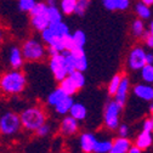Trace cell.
<instances>
[{"mask_svg": "<svg viewBox=\"0 0 153 153\" xmlns=\"http://www.w3.org/2000/svg\"><path fill=\"white\" fill-rule=\"evenodd\" d=\"M122 78H123V75H120V74H116V75L112 76V79L109 80L108 86H107V92H108L109 96H114V95H116V92L120 85Z\"/></svg>", "mask_w": 153, "mask_h": 153, "instance_id": "obj_24", "label": "cell"}, {"mask_svg": "<svg viewBox=\"0 0 153 153\" xmlns=\"http://www.w3.org/2000/svg\"><path fill=\"white\" fill-rule=\"evenodd\" d=\"M69 76L79 90L85 86V76H84V73L82 71H74V72L69 73Z\"/></svg>", "mask_w": 153, "mask_h": 153, "instance_id": "obj_25", "label": "cell"}, {"mask_svg": "<svg viewBox=\"0 0 153 153\" xmlns=\"http://www.w3.org/2000/svg\"><path fill=\"white\" fill-rule=\"evenodd\" d=\"M78 130H79V120L73 118L71 114L63 117V119L61 120V124H60V131L62 135L72 136L78 132Z\"/></svg>", "mask_w": 153, "mask_h": 153, "instance_id": "obj_9", "label": "cell"}, {"mask_svg": "<svg viewBox=\"0 0 153 153\" xmlns=\"http://www.w3.org/2000/svg\"><path fill=\"white\" fill-rule=\"evenodd\" d=\"M22 128L27 131H36L46 123V113L39 106H32L23 109L20 114Z\"/></svg>", "mask_w": 153, "mask_h": 153, "instance_id": "obj_2", "label": "cell"}, {"mask_svg": "<svg viewBox=\"0 0 153 153\" xmlns=\"http://www.w3.org/2000/svg\"><path fill=\"white\" fill-rule=\"evenodd\" d=\"M96 142H97V139L92 132H83L79 137L80 148L84 153H94V148Z\"/></svg>", "mask_w": 153, "mask_h": 153, "instance_id": "obj_12", "label": "cell"}, {"mask_svg": "<svg viewBox=\"0 0 153 153\" xmlns=\"http://www.w3.org/2000/svg\"><path fill=\"white\" fill-rule=\"evenodd\" d=\"M73 103H74L73 96H69V95H67V96L61 102H59V103H57L53 107V109H55V112L57 114H60V116H66V114H69V111H71Z\"/></svg>", "mask_w": 153, "mask_h": 153, "instance_id": "obj_17", "label": "cell"}, {"mask_svg": "<svg viewBox=\"0 0 153 153\" xmlns=\"http://www.w3.org/2000/svg\"><path fill=\"white\" fill-rule=\"evenodd\" d=\"M131 147V142L128 137L119 136L113 140V145L109 153H128Z\"/></svg>", "mask_w": 153, "mask_h": 153, "instance_id": "obj_15", "label": "cell"}, {"mask_svg": "<svg viewBox=\"0 0 153 153\" xmlns=\"http://www.w3.org/2000/svg\"><path fill=\"white\" fill-rule=\"evenodd\" d=\"M60 88H61L67 95H69V96H73V95L79 90L78 88H76V85L73 83V80L71 79V76H69V75L66 76L63 80L60 82Z\"/></svg>", "mask_w": 153, "mask_h": 153, "instance_id": "obj_21", "label": "cell"}, {"mask_svg": "<svg viewBox=\"0 0 153 153\" xmlns=\"http://www.w3.org/2000/svg\"><path fill=\"white\" fill-rule=\"evenodd\" d=\"M134 95L140 100L143 101H152L153 100V86L147 84H137L132 89Z\"/></svg>", "mask_w": 153, "mask_h": 153, "instance_id": "obj_13", "label": "cell"}, {"mask_svg": "<svg viewBox=\"0 0 153 153\" xmlns=\"http://www.w3.org/2000/svg\"><path fill=\"white\" fill-rule=\"evenodd\" d=\"M135 145L141 149H147L153 145V131L142 130L135 140Z\"/></svg>", "mask_w": 153, "mask_h": 153, "instance_id": "obj_16", "label": "cell"}, {"mask_svg": "<svg viewBox=\"0 0 153 153\" xmlns=\"http://www.w3.org/2000/svg\"><path fill=\"white\" fill-rule=\"evenodd\" d=\"M135 11H136L137 16L141 17V18H143V20H147V18L151 16V11H149L148 5L143 4L142 1H141L140 4H136V6H135Z\"/></svg>", "mask_w": 153, "mask_h": 153, "instance_id": "obj_30", "label": "cell"}, {"mask_svg": "<svg viewBox=\"0 0 153 153\" xmlns=\"http://www.w3.org/2000/svg\"><path fill=\"white\" fill-rule=\"evenodd\" d=\"M112 145H113L112 140H108V139L97 140L96 145H95V148H94V153H109Z\"/></svg>", "mask_w": 153, "mask_h": 153, "instance_id": "obj_22", "label": "cell"}, {"mask_svg": "<svg viewBox=\"0 0 153 153\" xmlns=\"http://www.w3.org/2000/svg\"><path fill=\"white\" fill-rule=\"evenodd\" d=\"M141 1H142L143 4H146V5H148V6L153 4V0H141Z\"/></svg>", "mask_w": 153, "mask_h": 153, "instance_id": "obj_41", "label": "cell"}, {"mask_svg": "<svg viewBox=\"0 0 153 153\" xmlns=\"http://www.w3.org/2000/svg\"><path fill=\"white\" fill-rule=\"evenodd\" d=\"M74 59H75V66H76V71H86L88 68V59H86V55L83 48H74L72 50H69Z\"/></svg>", "mask_w": 153, "mask_h": 153, "instance_id": "obj_14", "label": "cell"}, {"mask_svg": "<svg viewBox=\"0 0 153 153\" xmlns=\"http://www.w3.org/2000/svg\"><path fill=\"white\" fill-rule=\"evenodd\" d=\"M129 89H130L129 78H128V76H125V75H123L122 82H120V85H119V88H118L116 95H114V101H116L120 107H124L125 103H126Z\"/></svg>", "mask_w": 153, "mask_h": 153, "instance_id": "obj_11", "label": "cell"}, {"mask_svg": "<svg viewBox=\"0 0 153 153\" xmlns=\"http://www.w3.org/2000/svg\"><path fill=\"white\" fill-rule=\"evenodd\" d=\"M69 114H71L73 118H75L76 120L82 122V120H84L86 118L88 111H86V108H85V106L83 103L74 102L73 106H72V108H71V111H69Z\"/></svg>", "mask_w": 153, "mask_h": 153, "instance_id": "obj_20", "label": "cell"}, {"mask_svg": "<svg viewBox=\"0 0 153 153\" xmlns=\"http://www.w3.org/2000/svg\"><path fill=\"white\" fill-rule=\"evenodd\" d=\"M141 78L147 84L153 83V65H145L141 68Z\"/></svg>", "mask_w": 153, "mask_h": 153, "instance_id": "obj_27", "label": "cell"}, {"mask_svg": "<svg viewBox=\"0 0 153 153\" xmlns=\"http://www.w3.org/2000/svg\"><path fill=\"white\" fill-rule=\"evenodd\" d=\"M146 65H153V53H147L146 55Z\"/></svg>", "mask_w": 153, "mask_h": 153, "instance_id": "obj_38", "label": "cell"}, {"mask_svg": "<svg viewBox=\"0 0 153 153\" xmlns=\"http://www.w3.org/2000/svg\"><path fill=\"white\" fill-rule=\"evenodd\" d=\"M142 130L153 131V119L152 118H147V119L143 120V123H142Z\"/></svg>", "mask_w": 153, "mask_h": 153, "instance_id": "obj_34", "label": "cell"}, {"mask_svg": "<svg viewBox=\"0 0 153 153\" xmlns=\"http://www.w3.org/2000/svg\"><path fill=\"white\" fill-rule=\"evenodd\" d=\"M123 107H120L116 101H109L105 107L103 113V122L107 129L109 130H117L119 119H120V111Z\"/></svg>", "mask_w": 153, "mask_h": 153, "instance_id": "obj_7", "label": "cell"}, {"mask_svg": "<svg viewBox=\"0 0 153 153\" xmlns=\"http://www.w3.org/2000/svg\"><path fill=\"white\" fill-rule=\"evenodd\" d=\"M30 16V25L32 27L42 32L45 28L50 26V17H49V5L46 3H36L34 7L29 12Z\"/></svg>", "mask_w": 153, "mask_h": 153, "instance_id": "obj_4", "label": "cell"}, {"mask_svg": "<svg viewBox=\"0 0 153 153\" xmlns=\"http://www.w3.org/2000/svg\"><path fill=\"white\" fill-rule=\"evenodd\" d=\"M35 4H36L35 0H17V5H18L20 11L27 12V13L30 12V10L34 7Z\"/></svg>", "mask_w": 153, "mask_h": 153, "instance_id": "obj_31", "label": "cell"}, {"mask_svg": "<svg viewBox=\"0 0 153 153\" xmlns=\"http://www.w3.org/2000/svg\"><path fill=\"white\" fill-rule=\"evenodd\" d=\"M7 60H9V65L11 66L12 69H21L23 63H25V57L22 53L21 48L12 45L9 49V53H7Z\"/></svg>", "mask_w": 153, "mask_h": 153, "instance_id": "obj_10", "label": "cell"}, {"mask_svg": "<svg viewBox=\"0 0 153 153\" xmlns=\"http://www.w3.org/2000/svg\"><path fill=\"white\" fill-rule=\"evenodd\" d=\"M131 30H132V34L135 36H143V34L146 33L145 32V25L141 20H135L132 22Z\"/></svg>", "mask_w": 153, "mask_h": 153, "instance_id": "obj_32", "label": "cell"}, {"mask_svg": "<svg viewBox=\"0 0 153 153\" xmlns=\"http://www.w3.org/2000/svg\"><path fill=\"white\" fill-rule=\"evenodd\" d=\"M27 86L26 74L21 69H11L0 76V90L6 95H18Z\"/></svg>", "mask_w": 153, "mask_h": 153, "instance_id": "obj_1", "label": "cell"}, {"mask_svg": "<svg viewBox=\"0 0 153 153\" xmlns=\"http://www.w3.org/2000/svg\"><path fill=\"white\" fill-rule=\"evenodd\" d=\"M51 125L50 124H48V123H45V124H43L39 129H38L36 131H35V134H36V136H39V137H46V136H49L50 134H51Z\"/></svg>", "mask_w": 153, "mask_h": 153, "instance_id": "obj_33", "label": "cell"}, {"mask_svg": "<svg viewBox=\"0 0 153 153\" xmlns=\"http://www.w3.org/2000/svg\"><path fill=\"white\" fill-rule=\"evenodd\" d=\"M103 6L107 10H126L130 5V0H102Z\"/></svg>", "mask_w": 153, "mask_h": 153, "instance_id": "obj_19", "label": "cell"}, {"mask_svg": "<svg viewBox=\"0 0 153 153\" xmlns=\"http://www.w3.org/2000/svg\"><path fill=\"white\" fill-rule=\"evenodd\" d=\"M152 101H153V100H152Z\"/></svg>", "mask_w": 153, "mask_h": 153, "instance_id": "obj_44", "label": "cell"}, {"mask_svg": "<svg viewBox=\"0 0 153 153\" xmlns=\"http://www.w3.org/2000/svg\"><path fill=\"white\" fill-rule=\"evenodd\" d=\"M62 16H63V13H62L61 9H59L57 6H49V17H50L51 23H56V22L62 21Z\"/></svg>", "mask_w": 153, "mask_h": 153, "instance_id": "obj_28", "label": "cell"}, {"mask_svg": "<svg viewBox=\"0 0 153 153\" xmlns=\"http://www.w3.org/2000/svg\"><path fill=\"white\" fill-rule=\"evenodd\" d=\"M22 53L26 61L29 62H38L44 60L48 55V46L42 40H38L35 38H29L21 46Z\"/></svg>", "mask_w": 153, "mask_h": 153, "instance_id": "obj_3", "label": "cell"}, {"mask_svg": "<svg viewBox=\"0 0 153 153\" xmlns=\"http://www.w3.org/2000/svg\"><path fill=\"white\" fill-rule=\"evenodd\" d=\"M73 34V43H74V48H83L84 49V45L86 43V35L83 30L78 29L75 30ZM73 48V49H74Z\"/></svg>", "mask_w": 153, "mask_h": 153, "instance_id": "obj_26", "label": "cell"}, {"mask_svg": "<svg viewBox=\"0 0 153 153\" xmlns=\"http://www.w3.org/2000/svg\"><path fill=\"white\" fill-rule=\"evenodd\" d=\"M4 36H5L4 30H3V28H1V27H0V45H1V43L4 42Z\"/></svg>", "mask_w": 153, "mask_h": 153, "instance_id": "obj_40", "label": "cell"}, {"mask_svg": "<svg viewBox=\"0 0 153 153\" xmlns=\"http://www.w3.org/2000/svg\"><path fill=\"white\" fill-rule=\"evenodd\" d=\"M45 3L49 6H57V5H59V0H46Z\"/></svg>", "mask_w": 153, "mask_h": 153, "instance_id": "obj_39", "label": "cell"}, {"mask_svg": "<svg viewBox=\"0 0 153 153\" xmlns=\"http://www.w3.org/2000/svg\"><path fill=\"white\" fill-rule=\"evenodd\" d=\"M128 153H142V149L140 147H137L136 145H134V146L130 147V149H129Z\"/></svg>", "mask_w": 153, "mask_h": 153, "instance_id": "obj_37", "label": "cell"}, {"mask_svg": "<svg viewBox=\"0 0 153 153\" xmlns=\"http://www.w3.org/2000/svg\"><path fill=\"white\" fill-rule=\"evenodd\" d=\"M76 7V0H61L60 1V9L63 15L69 16L75 12Z\"/></svg>", "mask_w": 153, "mask_h": 153, "instance_id": "obj_23", "label": "cell"}, {"mask_svg": "<svg viewBox=\"0 0 153 153\" xmlns=\"http://www.w3.org/2000/svg\"><path fill=\"white\" fill-rule=\"evenodd\" d=\"M21 128L22 123L20 114L9 111L0 117V134L3 136H13L21 130Z\"/></svg>", "mask_w": 153, "mask_h": 153, "instance_id": "obj_5", "label": "cell"}, {"mask_svg": "<svg viewBox=\"0 0 153 153\" xmlns=\"http://www.w3.org/2000/svg\"><path fill=\"white\" fill-rule=\"evenodd\" d=\"M67 96V94L59 86L57 89L52 90L46 97V105L50 106V107H55L59 102H61L65 97Z\"/></svg>", "mask_w": 153, "mask_h": 153, "instance_id": "obj_18", "label": "cell"}, {"mask_svg": "<svg viewBox=\"0 0 153 153\" xmlns=\"http://www.w3.org/2000/svg\"><path fill=\"white\" fill-rule=\"evenodd\" d=\"M118 134H119V136L128 137V135H129V126L125 125V124L119 125V126H118Z\"/></svg>", "mask_w": 153, "mask_h": 153, "instance_id": "obj_35", "label": "cell"}, {"mask_svg": "<svg viewBox=\"0 0 153 153\" xmlns=\"http://www.w3.org/2000/svg\"><path fill=\"white\" fill-rule=\"evenodd\" d=\"M146 51L136 46L134 48L128 57V66L130 69L132 71H141V68L146 65Z\"/></svg>", "mask_w": 153, "mask_h": 153, "instance_id": "obj_8", "label": "cell"}, {"mask_svg": "<svg viewBox=\"0 0 153 153\" xmlns=\"http://www.w3.org/2000/svg\"><path fill=\"white\" fill-rule=\"evenodd\" d=\"M149 33L153 35V21L151 22V25H149Z\"/></svg>", "mask_w": 153, "mask_h": 153, "instance_id": "obj_42", "label": "cell"}, {"mask_svg": "<svg viewBox=\"0 0 153 153\" xmlns=\"http://www.w3.org/2000/svg\"><path fill=\"white\" fill-rule=\"evenodd\" d=\"M143 39H145V43L148 48L153 49V35L151 33H145L143 34Z\"/></svg>", "mask_w": 153, "mask_h": 153, "instance_id": "obj_36", "label": "cell"}, {"mask_svg": "<svg viewBox=\"0 0 153 153\" xmlns=\"http://www.w3.org/2000/svg\"><path fill=\"white\" fill-rule=\"evenodd\" d=\"M49 67H50V71L53 75V78L56 82H61L63 80L66 76L69 75V71L67 68V65H66V60H65V56L62 52L57 53V55H53L50 57L49 60Z\"/></svg>", "mask_w": 153, "mask_h": 153, "instance_id": "obj_6", "label": "cell"}, {"mask_svg": "<svg viewBox=\"0 0 153 153\" xmlns=\"http://www.w3.org/2000/svg\"><path fill=\"white\" fill-rule=\"evenodd\" d=\"M91 0H76V7H75V15L78 16H84L88 9L90 7Z\"/></svg>", "mask_w": 153, "mask_h": 153, "instance_id": "obj_29", "label": "cell"}, {"mask_svg": "<svg viewBox=\"0 0 153 153\" xmlns=\"http://www.w3.org/2000/svg\"><path fill=\"white\" fill-rule=\"evenodd\" d=\"M152 119H153V113H152Z\"/></svg>", "mask_w": 153, "mask_h": 153, "instance_id": "obj_43", "label": "cell"}]
</instances>
